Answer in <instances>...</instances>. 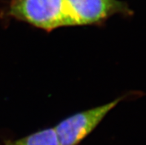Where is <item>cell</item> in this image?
Masks as SVG:
<instances>
[{"instance_id": "cell-2", "label": "cell", "mask_w": 146, "mask_h": 145, "mask_svg": "<svg viewBox=\"0 0 146 145\" xmlns=\"http://www.w3.org/2000/svg\"><path fill=\"white\" fill-rule=\"evenodd\" d=\"M123 99L118 98L109 103L69 116L54 127L60 145H79L108 113Z\"/></svg>"}, {"instance_id": "cell-1", "label": "cell", "mask_w": 146, "mask_h": 145, "mask_svg": "<svg viewBox=\"0 0 146 145\" xmlns=\"http://www.w3.org/2000/svg\"><path fill=\"white\" fill-rule=\"evenodd\" d=\"M8 13L47 31L78 25L66 0H13Z\"/></svg>"}, {"instance_id": "cell-4", "label": "cell", "mask_w": 146, "mask_h": 145, "mask_svg": "<svg viewBox=\"0 0 146 145\" xmlns=\"http://www.w3.org/2000/svg\"><path fill=\"white\" fill-rule=\"evenodd\" d=\"M5 145H60L54 127L33 132L23 138L7 141Z\"/></svg>"}, {"instance_id": "cell-3", "label": "cell", "mask_w": 146, "mask_h": 145, "mask_svg": "<svg viewBox=\"0 0 146 145\" xmlns=\"http://www.w3.org/2000/svg\"><path fill=\"white\" fill-rule=\"evenodd\" d=\"M78 25L100 24L115 14L131 16L128 5L119 0H66Z\"/></svg>"}]
</instances>
